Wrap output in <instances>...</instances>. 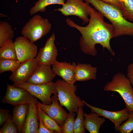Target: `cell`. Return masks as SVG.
Returning <instances> with one entry per match:
<instances>
[{
	"label": "cell",
	"mask_w": 133,
	"mask_h": 133,
	"mask_svg": "<svg viewBox=\"0 0 133 133\" xmlns=\"http://www.w3.org/2000/svg\"><path fill=\"white\" fill-rule=\"evenodd\" d=\"M89 17L88 23L85 26H79L70 18L66 20L68 25L76 29L81 34L79 44L81 50L85 54L95 56L97 53L95 45L99 44L114 55L115 52L110 44V40L114 37L112 25L105 22L104 16L92 8Z\"/></svg>",
	"instance_id": "obj_1"
},
{
	"label": "cell",
	"mask_w": 133,
	"mask_h": 133,
	"mask_svg": "<svg viewBox=\"0 0 133 133\" xmlns=\"http://www.w3.org/2000/svg\"><path fill=\"white\" fill-rule=\"evenodd\" d=\"M92 4L110 22L114 30V37L123 35L133 36V23L123 16L117 6L100 0H84Z\"/></svg>",
	"instance_id": "obj_2"
},
{
	"label": "cell",
	"mask_w": 133,
	"mask_h": 133,
	"mask_svg": "<svg viewBox=\"0 0 133 133\" xmlns=\"http://www.w3.org/2000/svg\"><path fill=\"white\" fill-rule=\"evenodd\" d=\"M59 104L64 106L69 112L77 113L79 108L85 105L82 100L75 94L77 86L69 84L64 80L59 79L55 83Z\"/></svg>",
	"instance_id": "obj_3"
},
{
	"label": "cell",
	"mask_w": 133,
	"mask_h": 133,
	"mask_svg": "<svg viewBox=\"0 0 133 133\" xmlns=\"http://www.w3.org/2000/svg\"><path fill=\"white\" fill-rule=\"evenodd\" d=\"M103 90L118 93L124 101L125 108L129 112L133 111V88L124 74L120 72L115 74L111 81L106 84Z\"/></svg>",
	"instance_id": "obj_4"
},
{
	"label": "cell",
	"mask_w": 133,
	"mask_h": 133,
	"mask_svg": "<svg viewBox=\"0 0 133 133\" xmlns=\"http://www.w3.org/2000/svg\"><path fill=\"white\" fill-rule=\"evenodd\" d=\"M51 27V24L47 19L36 15L26 23L21 33L23 36L34 43L49 33Z\"/></svg>",
	"instance_id": "obj_5"
},
{
	"label": "cell",
	"mask_w": 133,
	"mask_h": 133,
	"mask_svg": "<svg viewBox=\"0 0 133 133\" xmlns=\"http://www.w3.org/2000/svg\"><path fill=\"white\" fill-rule=\"evenodd\" d=\"M12 85L25 89L45 105L51 104V96L52 94L58 95L55 83L52 81L44 84H34L26 82L14 83Z\"/></svg>",
	"instance_id": "obj_6"
},
{
	"label": "cell",
	"mask_w": 133,
	"mask_h": 133,
	"mask_svg": "<svg viewBox=\"0 0 133 133\" xmlns=\"http://www.w3.org/2000/svg\"><path fill=\"white\" fill-rule=\"evenodd\" d=\"M84 0H67L62 7L54 10L60 12L66 16H75L81 19L85 23H88L89 15L92 8Z\"/></svg>",
	"instance_id": "obj_7"
},
{
	"label": "cell",
	"mask_w": 133,
	"mask_h": 133,
	"mask_svg": "<svg viewBox=\"0 0 133 133\" xmlns=\"http://www.w3.org/2000/svg\"><path fill=\"white\" fill-rule=\"evenodd\" d=\"M34 97L25 89L7 84L6 92L1 102L15 107L22 104H29Z\"/></svg>",
	"instance_id": "obj_8"
},
{
	"label": "cell",
	"mask_w": 133,
	"mask_h": 133,
	"mask_svg": "<svg viewBox=\"0 0 133 133\" xmlns=\"http://www.w3.org/2000/svg\"><path fill=\"white\" fill-rule=\"evenodd\" d=\"M14 43L17 61L20 63L36 57L37 52V46L24 36L17 37Z\"/></svg>",
	"instance_id": "obj_9"
},
{
	"label": "cell",
	"mask_w": 133,
	"mask_h": 133,
	"mask_svg": "<svg viewBox=\"0 0 133 133\" xmlns=\"http://www.w3.org/2000/svg\"><path fill=\"white\" fill-rule=\"evenodd\" d=\"M55 38L53 33L44 46L40 49L36 57L38 64L51 66L57 60L58 50L55 44Z\"/></svg>",
	"instance_id": "obj_10"
},
{
	"label": "cell",
	"mask_w": 133,
	"mask_h": 133,
	"mask_svg": "<svg viewBox=\"0 0 133 133\" xmlns=\"http://www.w3.org/2000/svg\"><path fill=\"white\" fill-rule=\"evenodd\" d=\"M51 100L52 103L49 105L41 103L37 100L36 102L48 116L62 127L68 117V114L59 103L57 95L54 94L51 96Z\"/></svg>",
	"instance_id": "obj_11"
},
{
	"label": "cell",
	"mask_w": 133,
	"mask_h": 133,
	"mask_svg": "<svg viewBox=\"0 0 133 133\" xmlns=\"http://www.w3.org/2000/svg\"><path fill=\"white\" fill-rule=\"evenodd\" d=\"M85 104L91 111L97 113L100 116L108 119L114 124L116 131L118 132L122 123L128 119L129 112L125 108L117 111H111L92 106L83 101Z\"/></svg>",
	"instance_id": "obj_12"
},
{
	"label": "cell",
	"mask_w": 133,
	"mask_h": 133,
	"mask_svg": "<svg viewBox=\"0 0 133 133\" xmlns=\"http://www.w3.org/2000/svg\"><path fill=\"white\" fill-rule=\"evenodd\" d=\"M38 64L36 57L21 63L9 79L14 83L26 82Z\"/></svg>",
	"instance_id": "obj_13"
},
{
	"label": "cell",
	"mask_w": 133,
	"mask_h": 133,
	"mask_svg": "<svg viewBox=\"0 0 133 133\" xmlns=\"http://www.w3.org/2000/svg\"><path fill=\"white\" fill-rule=\"evenodd\" d=\"M56 75L50 66L38 64L27 81L34 84H44L52 81Z\"/></svg>",
	"instance_id": "obj_14"
},
{
	"label": "cell",
	"mask_w": 133,
	"mask_h": 133,
	"mask_svg": "<svg viewBox=\"0 0 133 133\" xmlns=\"http://www.w3.org/2000/svg\"><path fill=\"white\" fill-rule=\"evenodd\" d=\"M36 99L35 97L29 104L28 109L23 127L22 133H38V121Z\"/></svg>",
	"instance_id": "obj_15"
},
{
	"label": "cell",
	"mask_w": 133,
	"mask_h": 133,
	"mask_svg": "<svg viewBox=\"0 0 133 133\" xmlns=\"http://www.w3.org/2000/svg\"><path fill=\"white\" fill-rule=\"evenodd\" d=\"M76 64L75 62L72 64L66 62H59L56 61L52 65V69L56 75L61 77L67 83L74 84L76 81L75 69Z\"/></svg>",
	"instance_id": "obj_16"
},
{
	"label": "cell",
	"mask_w": 133,
	"mask_h": 133,
	"mask_svg": "<svg viewBox=\"0 0 133 133\" xmlns=\"http://www.w3.org/2000/svg\"><path fill=\"white\" fill-rule=\"evenodd\" d=\"M97 68L90 64H80L76 65L75 76L76 81H85L91 79L95 80L97 78Z\"/></svg>",
	"instance_id": "obj_17"
},
{
	"label": "cell",
	"mask_w": 133,
	"mask_h": 133,
	"mask_svg": "<svg viewBox=\"0 0 133 133\" xmlns=\"http://www.w3.org/2000/svg\"><path fill=\"white\" fill-rule=\"evenodd\" d=\"M85 129L90 133H99L101 125L105 121V118H101L97 113L92 111L87 114L83 113Z\"/></svg>",
	"instance_id": "obj_18"
},
{
	"label": "cell",
	"mask_w": 133,
	"mask_h": 133,
	"mask_svg": "<svg viewBox=\"0 0 133 133\" xmlns=\"http://www.w3.org/2000/svg\"><path fill=\"white\" fill-rule=\"evenodd\" d=\"M29 104L20 105L15 107L13 111L12 119L18 131L22 133L23 127L27 112Z\"/></svg>",
	"instance_id": "obj_19"
},
{
	"label": "cell",
	"mask_w": 133,
	"mask_h": 133,
	"mask_svg": "<svg viewBox=\"0 0 133 133\" xmlns=\"http://www.w3.org/2000/svg\"><path fill=\"white\" fill-rule=\"evenodd\" d=\"M37 110L40 114L42 122L45 126L48 129L54 131L56 133H63L62 127L48 116L37 103Z\"/></svg>",
	"instance_id": "obj_20"
},
{
	"label": "cell",
	"mask_w": 133,
	"mask_h": 133,
	"mask_svg": "<svg viewBox=\"0 0 133 133\" xmlns=\"http://www.w3.org/2000/svg\"><path fill=\"white\" fill-rule=\"evenodd\" d=\"M14 36L11 26L5 21H0V47L6 42L11 40Z\"/></svg>",
	"instance_id": "obj_21"
},
{
	"label": "cell",
	"mask_w": 133,
	"mask_h": 133,
	"mask_svg": "<svg viewBox=\"0 0 133 133\" xmlns=\"http://www.w3.org/2000/svg\"><path fill=\"white\" fill-rule=\"evenodd\" d=\"M65 3V0H38L30 8L29 13L32 15L39 12H44L46 11V7L49 5L58 4L62 5Z\"/></svg>",
	"instance_id": "obj_22"
},
{
	"label": "cell",
	"mask_w": 133,
	"mask_h": 133,
	"mask_svg": "<svg viewBox=\"0 0 133 133\" xmlns=\"http://www.w3.org/2000/svg\"><path fill=\"white\" fill-rule=\"evenodd\" d=\"M0 47V59H8L17 60L13 40L6 42Z\"/></svg>",
	"instance_id": "obj_23"
},
{
	"label": "cell",
	"mask_w": 133,
	"mask_h": 133,
	"mask_svg": "<svg viewBox=\"0 0 133 133\" xmlns=\"http://www.w3.org/2000/svg\"><path fill=\"white\" fill-rule=\"evenodd\" d=\"M20 63L17 60L8 59H0V73L10 71L14 72L19 65Z\"/></svg>",
	"instance_id": "obj_24"
},
{
	"label": "cell",
	"mask_w": 133,
	"mask_h": 133,
	"mask_svg": "<svg viewBox=\"0 0 133 133\" xmlns=\"http://www.w3.org/2000/svg\"><path fill=\"white\" fill-rule=\"evenodd\" d=\"M83 107H80L79 108L77 116L74 122V133H85Z\"/></svg>",
	"instance_id": "obj_25"
},
{
	"label": "cell",
	"mask_w": 133,
	"mask_h": 133,
	"mask_svg": "<svg viewBox=\"0 0 133 133\" xmlns=\"http://www.w3.org/2000/svg\"><path fill=\"white\" fill-rule=\"evenodd\" d=\"M122 11L125 19L133 21V0H123Z\"/></svg>",
	"instance_id": "obj_26"
},
{
	"label": "cell",
	"mask_w": 133,
	"mask_h": 133,
	"mask_svg": "<svg viewBox=\"0 0 133 133\" xmlns=\"http://www.w3.org/2000/svg\"><path fill=\"white\" fill-rule=\"evenodd\" d=\"M67 118L62 126L63 133H74V126L76 114L74 112H69Z\"/></svg>",
	"instance_id": "obj_27"
},
{
	"label": "cell",
	"mask_w": 133,
	"mask_h": 133,
	"mask_svg": "<svg viewBox=\"0 0 133 133\" xmlns=\"http://www.w3.org/2000/svg\"><path fill=\"white\" fill-rule=\"evenodd\" d=\"M133 130V111L129 112L126 121L122 124L118 132L120 133H130Z\"/></svg>",
	"instance_id": "obj_28"
},
{
	"label": "cell",
	"mask_w": 133,
	"mask_h": 133,
	"mask_svg": "<svg viewBox=\"0 0 133 133\" xmlns=\"http://www.w3.org/2000/svg\"><path fill=\"white\" fill-rule=\"evenodd\" d=\"M18 132L17 127L14 122L11 116L3 125L0 130V133H17Z\"/></svg>",
	"instance_id": "obj_29"
},
{
	"label": "cell",
	"mask_w": 133,
	"mask_h": 133,
	"mask_svg": "<svg viewBox=\"0 0 133 133\" xmlns=\"http://www.w3.org/2000/svg\"><path fill=\"white\" fill-rule=\"evenodd\" d=\"M9 110L0 109V127L11 116Z\"/></svg>",
	"instance_id": "obj_30"
},
{
	"label": "cell",
	"mask_w": 133,
	"mask_h": 133,
	"mask_svg": "<svg viewBox=\"0 0 133 133\" xmlns=\"http://www.w3.org/2000/svg\"><path fill=\"white\" fill-rule=\"evenodd\" d=\"M39 122V128L38 133H54L56 132L47 128L44 125L42 121L40 114L37 110Z\"/></svg>",
	"instance_id": "obj_31"
},
{
	"label": "cell",
	"mask_w": 133,
	"mask_h": 133,
	"mask_svg": "<svg viewBox=\"0 0 133 133\" xmlns=\"http://www.w3.org/2000/svg\"><path fill=\"white\" fill-rule=\"evenodd\" d=\"M127 71V77L130 81L133 88V62L128 65Z\"/></svg>",
	"instance_id": "obj_32"
},
{
	"label": "cell",
	"mask_w": 133,
	"mask_h": 133,
	"mask_svg": "<svg viewBox=\"0 0 133 133\" xmlns=\"http://www.w3.org/2000/svg\"><path fill=\"white\" fill-rule=\"evenodd\" d=\"M108 3L114 5L122 10L123 0H100Z\"/></svg>",
	"instance_id": "obj_33"
}]
</instances>
